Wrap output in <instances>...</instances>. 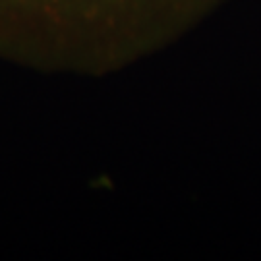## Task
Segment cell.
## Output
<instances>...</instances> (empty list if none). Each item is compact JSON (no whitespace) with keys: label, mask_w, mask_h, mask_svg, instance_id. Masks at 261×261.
<instances>
[{"label":"cell","mask_w":261,"mask_h":261,"mask_svg":"<svg viewBox=\"0 0 261 261\" xmlns=\"http://www.w3.org/2000/svg\"><path fill=\"white\" fill-rule=\"evenodd\" d=\"M226 0H0V60L103 77L176 45Z\"/></svg>","instance_id":"cell-1"}]
</instances>
